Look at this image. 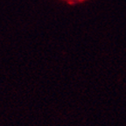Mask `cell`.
Returning a JSON list of instances; mask_svg holds the SVG:
<instances>
[{"instance_id":"cell-1","label":"cell","mask_w":126,"mask_h":126,"mask_svg":"<svg viewBox=\"0 0 126 126\" xmlns=\"http://www.w3.org/2000/svg\"><path fill=\"white\" fill-rule=\"evenodd\" d=\"M62 2H65L67 4L70 6H74V5H77V4H81L83 3L89 1V0H61Z\"/></svg>"}]
</instances>
